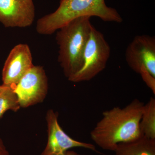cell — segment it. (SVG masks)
<instances>
[{
	"label": "cell",
	"instance_id": "cell-1",
	"mask_svg": "<svg viewBox=\"0 0 155 155\" xmlns=\"http://www.w3.org/2000/svg\"><path fill=\"white\" fill-rule=\"evenodd\" d=\"M144 104L135 99L124 107L105 111L91 132V139L103 150L114 151L119 143L142 137L140 122Z\"/></svg>",
	"mask_w": 155,
	"mask_h": 155
},
{
	"label": "cell",
	"instance_id": "cell-2",
	"mask_svg": "<svg viewBox=\"0 0 155 155\" xmlns=\"http://www.w3.org/2000/svg\"><path fill=\"white\" fill-rule=\"evenodd\" d=\"M84 16L99 17L105 22L123 21L117 10L108 7L105 0H60L55 11L38 20L36 31L39 34L50 35L73 19Z\"/></svg>",
	"mask_w": 155,
	"mask_h": 155
},
{
	"label": "cell",
	"instance_id": "cell-3",
	"mask_svg": "<svg viewBox=\"0 0 155 155\" xmlns=\"http://www.w3.org/2000/svg\"><path fill=\"white\" fill-rule=\"evenodd\" d=\"M90 18L88 16L78 17L57 31L58 61L69 80L83 66L84 51L93 26Z\"/></svg>",
	"mask_w": 155,
	"mask_h": 155
},
{
	"label": "cell",
	"instance_id": "cell-4",
	"mask_svg": "<svg viewBox=\"0 0 155 155\" xmlns=\"http://www.w3.org/2000/svg\"><path fill=\"white\" fill-rule=\"evenodd\" d=\"M110 48L104 35L92 26L83 54V65L69 80L75 83L89 81L105 69Z\"/></svg>",
	"mask_w": 155,
	"mask_h": 155
},
{
	"label": "cell",
	"instance_id": "cell-5",
	"mask_svg": "<svg viewBox=\"0 0 155 155\" xmlns=\"http://www.w3.org/2000/svg\"><path fill=\"white\" fill-rule=\"evenodd\" d=\"M20 107H27L42 102L48 90V81L42 67L33 65L14 89Z\"/></svg>",
	"mask_w": 155,
	"mask_h": 155
},
{
	"label": "cell",
	"instance_id": "cell-6",
	"mask_svg": "<svg viewBox=\"0 0 155 155\" xmlns=\"http://www.w3.org/2000/svg\"><path fill=\"white\" fill-rule=\"evenodd\" d=\"M47 144L41 155H65L67 151L74 147H82L97 151L95 146L90 143L77 141L67 134L58 122V115L52 110L48 111Z\"/></svg>",
	"mask_w": 155,
	"mask_h": 155
},
{
	"label": "cell",
	"instance_id": "cell-7",
	"mask_svg": "<svg viewBox=\"0 0 155 155\" xmlns=\"http://www.w3.org/2000/svg\"><path fill=\"white\" fill-rule=\"evenodd\" d=\"M125 58L130 69L139 73L144 66L155 77V38L147 35H137L127 46Z\"/></svg>",
	"mask_w": 155,
	"mask_h": 155
},
{
	"label": "cell",
	"instance_id": "cell-8",
	"mask_svg": "<svg viewBox=\"0 0 155 155\" xmlns=\"http://www.w3.org/2000/svg\"><path fill=\"white\" fill-rule=\"evenodd\" d=\"M35 17L33 0H0V22L5 27H28Z\"/></svg>",
	"mask_w": 155,
	"mask_h": 155
},
{
	"label": "cell",
	"instance_id": "cell-9",
	"mask_svg": "<svg viewBox=\"0 0 155 155\" xmlns=\"http://www.w3.org/2000/svg\"><path fill=\"white\" fill-rule=\"evenodd\" d=\"M32 57L28 45L20 44L11 51L4 64L2 73L3 84L14 89L25 73L33 66Z\"/></svg>",
	"mask_w": 155,
	"mask_h": 155
},
{
	"label": "cell",
	"instance_id": "cell-10",
	"mask_svg": "<svg viewBox=\"0 0 155 155\" xmlns=\"http://www.w3.org/2000/svg\"><path fill=\"white\" fill-rule=\"evenodd\" d=\"M114 152L115 155H155V139L143 136L119 143Z\"/></svg>",
	"mask_w": 155,
	"mask_h": 155
},
{
	"label": "cell",
	"instance_id": "cell-11",
	"mask_svg": "<svg viewBox=\"0 0 155 155\" xmlns=\"http://www.w3.org/2000/svg\"><path fill=\"white\" fill-rule=\"evenodd\" d=\"M140 127L143 136L155 139V99L151 97L143 106Z\"/></svg>",
	"mask_w": 155,
	"mask_h": 155
},
{
	"label": "cell",
	"instance_id": "cell-12",
	"mask_svg": "<svg viewBox=\"0 0 155 155\" xmlns=\"http://www.w3.org/2000/svg\"><path fill=\"white\" fill-rule=\"evenodd\" d=\"M20 107L17 94L11 86L2 84L0 88V118L6 111H18Z\"/></svg>",
	"mask_w": 155,
	"mask_h": 155
},
{
	"label": "cell",
	"instance_id": "cell-13",
	"mask_svg": "<svg viewBox=\"0 0 155 155\" xmlns=\"http://www.w3.org/2000/svg\"><path fill=\"white\" fill-rule=\"evenodd\" d=\"M139 74L141 75L143 80L146 84L147 86L155 94V77L150 73L144 66H142L140 69Z\"/></svg>",
	"mask_w": 155,
	"mask_h": 155
},
{
	"label": "cell",
	"instance_id": "cell-14",
	"mask_svg": "<svg viewBox=\"0 0 155 155\" xmlns=\"http://www.w3.org/2000/svg\"><path fill=\"white\" fill-rule=\"evenodd\" d=\"M0 155H10L2 140L0 138Z\"/></svg>",
	"mask_w": 155,
	"mask_h": 155
},
{
	"label": "cell",
	"instance_id": "cell-15",
	"mask_svg": "<svg viewBox=\"0 0 155 155\" xmlns=\"http://www.w3.org/2000/svg\"><path fill=\"white\" fill-rule=\"evenodd\" d=\"M65 155H81L80 154L78 153L73 151H67V153H66Z\"/></svg>",
	"mask_w": 155,
	"mask_h": 155
},
{
	"label": "cell",
	"instance_id": "cell-16",
	"mask_svg": "<svg viewBox=\"0 0 155 155\" xmlns=\"http://www.w3.org/2000/svg\"><path fill=\"white\" fill-rule=\"evenodd\" d=\"M0 88H1V85H0Z\"/></svg>",
	"mask_w": 155,
	"mask_h": 155
}]
</instances>
